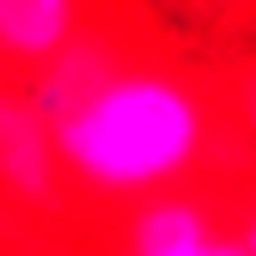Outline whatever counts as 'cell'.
Masks as SVG:
<instances>
[{
	"label": "cell",
	"instance_id": "cell-4",
	"mask_svg": "<svg viewBox=\"0 0 256 256\" xmlns=\"http://www.w3.org/2000/svg\"><path fill=\"white\" fill-rule=\"evenodd\" d=\"M98 0H0V86H30L61 55Z\"/></svg>",
	"mask_w": 256,
	"mask_h": 256
},
{
	"label": "cell",
	"instance_id": "cell-2",
	"mask_svg": "<svg viewBox=\"0 0 256 256\" xmlns=\"http://www.w3.org/2000/svg\"><path fill=\"white\" fill-rule=\"evenodd\" d=\"M0 226H74L49 122L24 86H0Z\"/></svg>",
	"mask_w": 256,
	"mask_h": 256
},
{
	"label": "cell",
	"instance_id": "cell-3",
	"mask_svg": "<svg viewBox=\"0 0 256 256\" xmlns=\"http://www.w3.org/2000/svg\"><path fill=\"white\" fill-rule=\"evenodd\" d=\"M110 226L116 232H104V244L128 256H232L226 208H220V196H202L196 183L128 202Z\"/></svg>",
	"mask_w": 256,
	"mask_h": 256
},
{
	"label": "cell",
	"instance_id": "cell-1",
	"mask_svg": "<svg viewBox=\"0 0 256 256\" xmlns=\"http://www.w3.org/2000/svg\"><path fill=\"white\" fill-rule=\"evenodd\" d=\"M220 86L177 68L152 37H134L49 122L74 226H110L140 196L202 183L220 165Z\"/></svg>",
	"mask_w": 256,
	"mask_h": 256
},
{
	"label": "cell",
	"instance_id": "cell-5",
	"mask_svg": "<svg viewBox=\"0 0 256 256\" xmlns=\"http://www.w3.org/2000/svg\"><path fill=\"white\" fill-rule=\"evenodd\" d=\"M220 116H226V140L238 152V177H256V61L238 74V86L220 92Z\"/></svg>",
	"mask_w": 256,
	"mask_h": 256
}]
</instances>
